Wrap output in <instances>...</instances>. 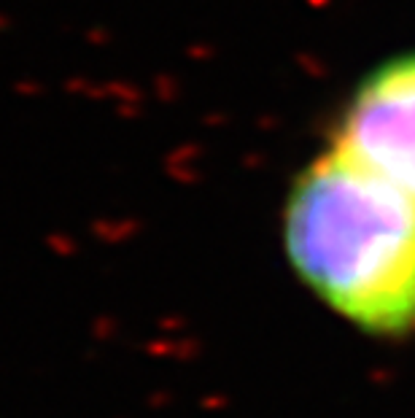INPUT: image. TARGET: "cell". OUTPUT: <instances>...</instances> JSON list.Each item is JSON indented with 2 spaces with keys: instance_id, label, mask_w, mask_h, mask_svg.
<instances>
[{
  "instance_id": "obj_1",
  "label": "cell",
  "mask_w": 415,
  "mask_h": 418,
  "mask_svg": "<svg viewBox=\"0 0 415 418\" xmlns=\"http://www.w3.org/2000/svg\"><path fill=\"white\" fill-rule=\"evenodd\" d=\"M294 272L369 335L415 329V197L326 148L294 178L283 211Z\"/></svg>"
},
{
  "instance_id": "obj_2",
  "label": "cell",
  "mask_w": 415,
  "mask_h": 418,
  "mask_svg": "<svg viewBox=\"0 0 415 418\" xmlns=\"http://www.w3.org/2000/svg\"><path fill=\"white\" fill-rule=\"evenodd\" d=\"M332 146L415 197V51L378 65L356 87Z\"/></svg>"
}]
</instances>
